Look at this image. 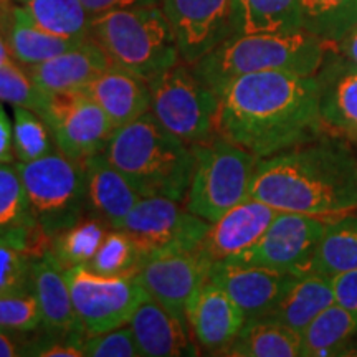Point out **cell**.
Wrapping results in <instances>:
<instances>
[{
	"mask_svg": "<svg viewBox=\"0 0 357 357\" xmlns=\"http://www.w3.org/2000/svg\"><path fill=\"white\" fill-rule=\"evenodd\" d=\"M231 24L234 37L301 30L300 0H231Z\"/></svg>",
	"mask_w": 357,
	"mask_h": 357,
	"instance_id": "cell-28",
	"label": "cell"
},
{
	"mask_svg": "<svg viewBox=\"0 0 357 357\" xmlns=\"http://www.w3.org/2000/svg\"><path fill=\"white\" fill-rule=\"evenodd\" d=\"M82 171L88 213L100 217L113 230L121 229L124 218L139 202V192L114 164L109 162L105 153L84 160Z\"/></svg>",
	"mask_w": 357,
	"mask_h": 357,
	"instance_id": "cell-22",
	"label": "cell"
},
{
	"mask_svg": "<svg viewBox=\"0 0 357 357\" xmlns=\"http://www.w3.org/2000/svg\"><path fill=\"white\" fill-rule=\"evenodd\" d=\"M83 91L105 111L114 129L151 111V89L146 79L116 65L102 71Z\"/></svg>",
	"mask_w": 357,
	"mask_h": 357,
	"instance_id": "cell-23",
	"label": "cell"
},
{
	"mask_svg": "<svg viewBox=\"0 0 357 357\" xmlns=\"http://www.w3.org/2000/svg\"><path fill=\"white\" fill-rule=\"evenodd\" d=\"M86 266L102 276H134L139 268V253L126 231L109 230Z\"/></svg>",
	"mask_w": 357,
	"mask_h": 357,
	"instance_id": "cell-35",
	"label": "cell"
},
{
	"mask_svg": "<svg viewBox=\"0 0 357 357\" xmlns=\"http://www.w3.org/2000/svg\"><path fill=\"white\" fill-rule=\"evenodd\" d=\"M0 329L15 333L42 329V311L33 293L0 296Z\"/></svg>",
	"mask_w": 357,
	"mask_h": 357,
	"instance_id": "cell-37",
	"label": "cell"
},
{
	"mask_svg": "<svg viewBox=\"0 0 357 357\" xmlns=\"http://www.w3.org/2000/svg\"><path fill=\"white\" fill-rule=\"evenodd\" d=\"M32 293L42 311V329L55 337L71 339L82 344L88 336L79 323L65 270L48 250L43 257L33 258L32 263Z\"/></svg>",
	"mask_w": 357,
	"mask_h": 357,
	"instance_id": "cell-19",
	"label": "cell"
},
{
	"mask_svg": "<svg viewBox=\"0 0 357 357\" xmlns=\"http://www.w3.org/2000/svg\"><path fill=\"white\" fill-rule=\"evenodd\" d=\"M301 26L326 42L339 43L357 24V0H300Z\"/></svg>",
	"mask_w": 357,
	"mask_h": 357,
	"instance_id": "cell-33",
	"label": "cell"
},
{
	"mask_svg": "<svg viewBox=\"0 0 357 357\" xmlns=\"http://www.w3.org/2000/svg\"><path fill=\"white\" fill-rule=\"evenodd\" d=\"M42 118L52 129L56 149L78 166L105 153L114 132L105 111L83 89L50 95Z\"/></svg>",
	"mask_w": 357,
	"mask_h": 357,
	"instance_id": "cell-11",
	"label": "cell"
},
{
	"mask_svg": "<svg viewBox=\"0 0 357 357\" xmlns=\"http://www.w3.org/2000/svg\"><path fill=\"white\" fill-rule=\"evenodd\" d=\"M84 357H139L131 328L113 329L100 334H89L83 339Z\"/></svg>",
	"mask_w": 357,
	"mask_h": 357,
	"instance_id": "cell-39",
	"label": "cell"
},
{
	"mask_svg": "<svg viewBox=\"0 0 357 357\" xmlns=\"http://www.w3.org/2000/svg\"><path fill=\"white\" fill-rule=\"evenodd\" d=\"M82 2L89 15L96 17L111 10H121V8L159 6L160 0H82Z\"/></svg>",
	"mask_w": 357,
	"mask_h": 357,
	"instance_id": "cell-41",
	"label": "cell"
},
{
	"mask_svg": "<svg viewBox=\"0 0 357 357\" xmlns=\"http://www.w3.org/2000/svg\"><path fill=\"white\" fill-rule=\"evenodd\" d=\"M88 38V37H86ZM84 38H65L45 32L35 24L25 7H13L8 15L7 45L10 55L24 66L42 61L78 47Z\"/></svg>",
	"mask_w": 357,
	"mask_h": 357,
	"instance_id": "cell-27",
	"label": "cell"
},
{
	"mask_svg": "<svg viewBox=\"0 0 357 357\" xmlns=\"http://www.w3.org/2000/svg\"><path fill=\"white\" fill-rule=\"evenodd\" d=\"M223 356L298 357L303 356L301 333L270 318L247 319L238 336Z\"/></svg>",
	"mask_w": 357,
	"mask_h": 357,
	"instance_id": "cell-29",
	"label": "cell"
},
{
	"mask_svg": "<svg viewBox=\"0 0 357 357\" xmlns=\"http://www.w3.org/2000/svg\"><path fill=\"white\" fill-rule=\"evenodd\" d=\"M38 225L50 238L86 215L82 166L55 149L43 158L15 160Z\"/></svg>",
	"mask_w": 357,
	"mask_h": 357,
	"instance_id": "cell-8",
	"label": "cell"
},
{
	"mask_svg": "<svg viewBox=\"0 0 357 357\" xmlns=\"http://www.w3.org/2000/svg\"><path fill=\"white\" fill-rule=\"evenodd\" d=\"M50 95L40 89L25 68L13 61L0 66V102L32 109L40 116L47 111Z\"/></svg>",
	"mask_w": 357,
	"mask_h": 357,
	"instance_id": "cell-36",
	"label": "cell"
},
{
	"mask_svg": "<svg viewBox=\"0 0 357 357\" xmlns=\"http://www.w3.org/2000/svg\"><path fill=\"white\" fill-rule=\"evenodd\" d=\"M17 160L13 151V123L0 102V164H13Z\"/></svg>",
	"mask_w": 357,
	"mask_h": 357,
	"instance_id": "cell-42",
	"label": "cell"
},
{
	"mask_svg": "<svg viewBox=\"0 0 357 357\" xmlns=\"http://www.w3.org/2000/svg\"><path fill=\"white\" fill-rule=\"evenodd\" d=\"M13 151L20 162L40 159L56 149L52 129L32 109L13 106Z\"/></svg>",
	"mask_w": 357,
	"mask_h": 357,
	"instance_id": "cell-34",
	"label": "cell"
},
{
	"mask_svg": "<svg viewBox=\"0 0 357 357\" xmlns=\"http://www.w3.org/2000/svg\"><path fill=\"white\" fill-rule=\"evenodd\" d=\"M141 357L197 356L187 319L172 314L153 298L141 303L129 321Z\"/></svg>",
	"mask_w": 357,
	"mask_h": 357,
	"instance_id": "cell-21",
	"label": "cell"
},
{
	"mask_svg": "<svg viewBox=\"0 0 357 357\" xmlns=\"http://www.w3.org/2000/svg\"><path fill=\"white\" fill-rule=\"evenodd\" d=\"M105 155L141 197L159 195L184 204L194 171V154L190 146L169 132L151 111L114 129Z\"/></svg>",
	"mask_w": 357,
	"mask_h": 357,
	"instance_id": "cell-3",
	"label": "cell"
},
{
	"mask_svg": "<svg viewBox=\"0 0 357 357\" xmlns=\"http://www.w3.org/2000/svg\"><path fill=\"white\" fill-rule=\"evenodd\" d=\"M26 333H15L0 329V357H17L25 356L29 337H25Z\"/></svg>",
	"mask_w": 357,
	"mask_h": 357,
	"instance_id": "cell-43",
	"label": "cell"
},
{
	"mask_svg": "<svg viewBox=\"0 0 357 357\" xmlns=\"http://www.w3.org/2000/svg\"><path fill=\"white\" fill-rule=\"evenodd\" d=\"M109 230L113 229L105 220L86 213L75 225L53 236L50 250L63 270L77 265H88Z\"/></svg>",
	"mask_w": 357,
	"mask_h": 357,
	"instance_id": "cell-31",
	"label": "cell"
},
{
	"mask_svg": "<svg viewBox=\"0 0 357 357\" xmlns=\"http://www.w3.org/2000/svg\"><path fill=\"white\" fill-rule=\"evenodd\" d=\"M211 268L199 248L174 250L142 258L132 278L160 306L185 319L187 303L208 280Z\"/></svg>",
	"mask_w": 357,
	"mask_h": 357,
	"instance_id": "cell-13",
	"label": "cell"
},
{
	"mask_svg": "<svg viewBox=\"0 0 357 357\" xmlns=\"http://www.w3.org/2000/svg\"><path fill=\"white\" fill-rule=\"evenodd\" d=\"M334 303L357 314V268L331 276Z\"/></svg>",
	"mask_w": 357,
	"mask_h": 357,
	"instance_id": "cell-40",
	"label": "cell"
},
{
	"mask_svg": "<svg viewBox=\"0 0 357 357\" xmlns=\"http://www.w3.org/2000/svg\"><path fill=\"white\" fill-rule=\"evenodd\" d=\"M334 303L331 278L318 273L296 276L276 306L263 318H270L303 333L321 311Z\"/></svg>",
	"mask_w": 357,
	"mask_h": 357,
	"instance_id": "cell-24",
	"label": "cell"
},
{
	"mask_svg": "<svg viewBox=\"0 0 357 357\" xmlns=\"http://www.w3.org/2000/svg\"><path fill=\"white\" fill-rule=\"evenodd\" d=\"M354 268H357V211L352 208L326 223L323 235L301 275L318 273L331 278Z\"/></svg>",
	"mask_w": 357,
	"mask_h": 357,
	"instance_id": "cell-25",
	"label": "cell"
},
{
	"mask_svg": "<svg viewBox=\"0 0 357 357\" xmlns=\"http://www.w3.org/2000/svg\"><path fill=\"white\" fill-rule=\"evenodd\" d=\"M296 275L238 261L213 263L208 281L222 288L247 319L263 318L276 306Z\"/></svg>",
	"mask_w": 357,
	"mask_h": 357,
	"instance_id": "cell-15",
	"label": "cell"
},
{
	"mask_svg": "<svg viewBox=\"0 0 357 357\" xmlns=\"http://www.w3.org/2000/svg\"><path fill=\"white\" fill-rule=\"evenodd\" d=\"M357 336V314L333 303L321 311L301 333L303 356L323 357L346 354Z\"/></svg>",
	"mask_w": 357,
	"mask_h": 357,
	"instance_id": "cell-30",
	"label": "cell"
},
{
	"mask_svg": "<svg viewBox=\"0 0 357 357\" xmlns=\"http://www.w3.org/2000/svg\"><path fill=\"white\" fill-rule=\"evenodd\" d=\"M19 2H22V3H24V2H25V0H19Z\"/></svg>",
	"mask_w": 357,
	"mask_h": 357,
	"instance_id": "cell-46",
	"label": "cell"
},
{
	"mask_svg": "<svg viewBox=\"0 0 357 357\" xmlns=\"http://www.w3.org/2000/svg\"><path fill=\"white\" fill-rule=\"evenodd\" d=\"M147 84L151 89V113L178 139L192 146L218 134L220 100L194 73L190 65L178 61Z\"/></svg>",
	"mask_w": 357,
	"mask_h": 357,
	"instance_id": "cell-7",
	"label": "cell"
},
{
	"mask_svg": "<svg viewBox=\"0 0 357 357\" xmlns=\"http://www.w3.org/2000/svg\"><path fill=\"white\" fill-rule=\"evenodd\" d=\"M185 319L200 349L223 356L247 323V316L217 284L205 281L185 307Z\"/></svg>",
	"mask_w": 357,
	"mask_h": 357,
	"instance_id": "cell-16",
	"label": "cell"
},
{
	"mask_svg": "<svg viewBox=\"0 0 357 357\" xmlns=\"http://www.w3.org/2000/svg\"><path fill=\"white\" fill-rule=\"evenodd\" d=\"M323 83L321 118L328 132L357 141V71L346 63L333 71L319 70Z\"/></svg>",
	"mask_w": 357,
	"mask_h": 357,
	"instance_id": "cell-26",
	"label": "cell"
},
{
	"mask_svg": "<svg viewBox=\"0 0 357 357\" xmlns=\"http://www.w3.org/2000/svg\"><path fill=\"white\" fill-rule=\"evenodd\" d=\"M336 45L303 29L287 33L235 35L190 66L218 96L227 83L250 73L318 75Z\"/></svg>",
	"mask_w": 357,
	"mask_h": 357,
	"instance_id": "cell-4",
	"label": "cell"
},
{
	"mask_svg": "<svg viewBox=\"0 0 357 357\" xmlns=\"http://www.w3.org/2000/svg\"><path fill=\"white\" fill-rule=\"evenodd\" d=\"M211 222L192 213L169 197H141L123 220L121 229L131 236L142 258L174 250H195L202 243Z\"/></svg>",
	"mask_w": 357,
	"mask_h": 357,
	"instance_id": "cell-10",
	"label": "cell"
},
{
	"mask_svg": "<svg viewBox=\"0 0 357 357\" xmlns=\"http://www.w3.org/2000/svg\"><path fill=\"white\" fill-rule=\"evenodd\" d=\"M109 66H113V61L95 40L88 37L78 47L38 65L25 66V70L47 95H56L82 91Z\"/></svg>",
	"mask_w": 357,
	"mask_h": 357,
	"instance_id": "cell-20",
	"label": "cell"
},
{
	"mask_svg": "<svg viewBox=\"0 0 357 357\" xmlns=\"http://www.w3.org/2000/svg\"><path fill=\"white\" fill-rule=\"evenodd\" d=\"M65 278L88 336L126 326L141 303L151 298L132 276H102L86 265L66 268Z\"/></svg>",
	"mask_w": 357,
	"mask_h": 357,
	"instance_id": "cell-9",
	"label": "cell"
},
{
	"mask_svg": "<svg viewBox=\"0 0 357 357\" xmlns=\"http://www.w3.org/2000/svg\"><path fill=\"white\" fill-rule=\"evenodd\" d=\"M12 60V55H10V50H8V45H7V40L2 37V33H0V66L6 65V63H10Z\"/></svg>",
	"mask_w": 357,
	"mask_h": 357,
	"instance_id": "cell-45",
	"label": "cell"
},
{
	"mask_svg": "<svg viewBox=\"0 0 357 357\" xmlns=\"http://www.w3.org/2000/svg\"><path fill=\"white\" fill-rule=\"evenodd\" d=\"M250 197L280 212L336 217L357 208V151L323 132L310 142L258 159Z\"/></svg>",
	"mask_w": 357,
	"mask_h": 357,
	"instance_id": "cell-2",
	"label": "cell"
},
{
	"mask_svg": "<svg viewBox=\"0 0 357 357\" xmlns=\"http://www.w3.org/2000/svg\"><path fill=\"white\" fill-rule=\"evenodd\" d=\"M280 211L265 202L248 197L212 222L199 245L200 253L208 261L234 260L248 250L265 234Z\"/></svg>",
	"mask_w": 357,
	"mask_h": 357,
	"instance_id": "cell-17",
	"label": "cell"
},
{
	"mask_svg": "<svg viewBox=\"0 0 357 357\" xmlns=\"http://www.w3.org/2000/svg\"><path fill=\"white\" fill-rule=\"evenodd\" d=\"M324 218L296 212H280L265 234L231 261L300 276L326 229L328 220Z\"/></svg>",
	"mask_w": 357,
	"mask_h": 357,
	"instance_id": "cell-12",
	"label": "cell"
},
{
	"mask_svg": "<svg viewBox=\"0 0 357 357\" xmlns=\"http://www.w3.org/2000/svg\"><path fill=\"white\" fill-rule=\"evenodd\" d=\"M176 37L181 61L197 63L234 37L231 0H160Z\"/></svg>",
	"mask_w": 357,
	"mask_h": 357,
	"instance_id": "cell-14",
	"label": "cell"
},
{
	"mask_svg": "<svg viewBox=\"0 0 357 357\" xmlns=\"http://www.w3.org/2000/svg\"><path fill=\"white\" fill-rule=\"evenodd\" d=\"M339 50L344 56V63L357 71V24L347 32V35L337 43Z\"/></svg>",
	"mask_w": 357,
	"mask_h": 357,
	"instance_id": "cell-44",
	"label": "cell"
},
{
	"mask_svg": "<svg viewBox=\"0 0 357 357\" xmlns=\"http://www.w3.org/2000/svg\"><path fill=\"white\" fill-rule=\"evenodd\" d=\"M89 38L113 65L151 79L181 61L176 37L159 6L111 10L91 19Z\"/></svg>",
	"mask_w": 357,
	"mask_h": 357,
	"instance_id": "cell-5",
	"label": "cell"
},
{
	"mask_svg": "<svg viewBox=\"0 0 357 357\" xmlns=\"http://www.w3.org/2000/svg\"><path fill=\"white\" fill-rule=\"evenodd\" d=\"M32 20L45 32L65 38L89 37L93 17L82 0H25Z\"/></svg>",
	"mask_w": 357,
	"mask_h": 357,
	"instance_id": "cell-32",
	"label": "cell"
},
{
	"mask_svg": "<svg viewBox=\"0 0 357 357\" xmlns=\"http://www.w3.org/2000/svg\"><path fill=\"white\" fill-rule=\"evenodd\" d=\"M0 245L20 250L32 258L43 257L52 248V238L33 215L15 162L0 164Z\"/></svg>",
	"mask_w": 357,
	"mask_h": 357,
	"instance_id": "cell-18",
	"label": "cell"
},
{
	"mask_svg": "<svg viewBox=\"0 0 357 357\" xmlns=\"http://www.w3.org/2000/svg\"><path fill=\"white\" fill-rule=\"evenodd\" d=\"M319 75L261 71L231 79L218 93L217 132L258 159L326 132Z\"/></svg>",
	"mask_w": 357,
	"mask_h": 357,
	"instance_id": "cell-1",
	"label": "cell"
},
{
	"mask_svg": "<svg viewBox=\"0 0 357 357\" xmlns=\"http://www.w3.org/2000/svg\"><path fill=\"white\" fill-rule=\"evenodd\" d=\"M190 149L194 171L184 205L212 223L250 197L258 158L220 134L195 142Z\"/></svg>",
	"mask_w": 357,
	"mask_h": 357,
	"instance_id": "cell-6",
	"label": "cell"
},
{
	"mask_svg": "<svg viewBox=\"0 0 357 357\" xmlns=\"http://www.w3.org/2000/svg\"><path fill=\"white\" fill-rule=\"evenodd\" d=\"M32 263L25 252L0 245V296L32 293Z\"/></svg>",
	"mask_w": 357,
	"mask_h": 357,
	"instance_id": "cell-38",
	"label": "cell"
}]
</instances>
